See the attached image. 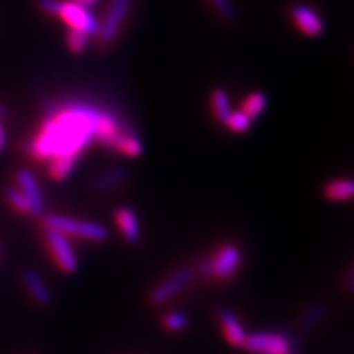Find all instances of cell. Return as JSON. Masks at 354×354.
Returning <instances> with one entry per match:
<instances>
[{"instance_id":"cell-1","label":"cell","mask_w":354,"mask_h":354,"mask_svg":"<svg viewBox=\"0 0 354 354\" xmlns=\"http://www.w3.org/2000/svg\"><path fill=\"white\" fill-rule=\"evenodd\" d=\"M95 142L133 158L143 153V142L130 123L114 109L86 101L50 106L27 152L37 161H49L50 177L62 182Z\"/></svg>"},{"instance_id":"cell-2","label":"cell","mask_w":354,"mask_h":354,"mask_svg":"<svg viewBox=\"0 0 354 354\" xmlns=\"http://www.w3.org/2000/svg\"><path fill=\"white\" fill-rule=\"evenodd\" d=\"M39 8L43 12L61 18L73 30H80L91 37L96 36L99 21L87 8L71 0H39Z\"/></svg>"},{"instance_id":"cell-3","label":"cell","mask_w":354,"mask_h":354,"mask_svg":"<svg viewBox=\"0 0 354 354\" xmlns=\"http://www.w3.org/2000/svg\"><path fill=\"white\" fill-rule=\"evenodd\" d=\"M43 223H44V227L58 230L68 238L77 236L91 242H105L109 235L108 230L102 225L93 223V221L66 217V216L44 214Z\"/></svg>"},{"instance_id":"cell-4","label":"cell","mask_w":354,"mask_h":354,"mask_svg":"<svg viewBox=\"0 0 354 354\" xmlns=\"http://www.w3.org/2000/svg\"><path fill=\"white\" fill-rule=\"evenodd\" d=\"M135 0H111L104 19L99 22L96 32L97 46L101 49H108L115 43L121 27L130 14V9Z\"/></svg>"},{"instance_id":"cell-5","label":"cell","mask_w":354,"mask_h":354,"mask_svg":"<svg viewBox=\"0 0 354 354\" xmlns=\"http://www.w3.org/2000/svg\"><path fill=\"white\" fill-rule=\"evenodd\" d=\"M241 251L236 245L226 243L220 247L213 256L205 259L199 264V272L208 278H214L217 281H226L236 273L241 266Z\"/></svg>"},{"instance_id":"cell-6","label":"cell","mask_w":354,"mask_h":354,"mask_svg":"<svg viewBox=\"0 0 354 354\" xmlns=\"http://www.w3.org/2000/svg\"><path fill=\"white\" fill-rule=\"evenodd\" d=\"M44 241H46V247L52 259L62 272L74 273L79 269V259L75 256L68 236L58 230L46 227V230H44Z\"/></svg>"},{"instance_id":"cell-7","label":"cell","mask_w":354,"mask_h":354,"mask_svg":"<svg viewBox=\"0 0 354 354\" xmlns=\"http://www.w3.org/2000/svg\"><path fill=\"white\" fill-rule=\"evenodd\" d=\"M243 347L257 354H285L291 351V339L282 332H254L247 335Z\"/></svg>"},{"instance_id":"cell-8","label":"cell","mask_w":354,"mask_h":354,"mask_svg":"<svg viewBox=\"0 0 354 354\" xmlns=\"http://www.w3.org/2000/svg\"><path fill=\"white\" fill-rule=\"evenodd\" d=\"M195 278V270L191 268H183L177 270L170 278L165 279L158 286H155L149 294V301L153 306H162L177 294L182 292Z\"/></svg>"},{"instance_id":"cell-9","label":"cell","mask_w":354,"mask_h":354,"mask_svg":"<svg viewBox=\"0 0 354 354\" xmlns=\"http://www.w3.org/2000/svg\"><path fill=\"white\" fill-rule=\"evenodd\" d=\"M291 18L295 27L308 37H320L325 31V22L313 8L304 3L291 6Z\"/></svg>"},{"instance_id":"cell-10","label":"cell","mask_w":354,"mask_h":354,"mask_svg":"<svg viewBox=\"0 0 354 354\" xmlns=\"http://www.w3.org/2000/svg\"><path fill=\"white\" fill-rule=\"evenodd\" d=\"M17 180L21 192L24 194L31 205V214L44 216V201L35 174L28 170H19L17 174Z\"/></svg>"},{"instance_id":"cell-11","label":"cell","mask_w":354,"mask_h":354,"mask_svg":"<svg viewBox=\"0 0 354 354\" xmlns=\"http://www.w3.org/2000/svg\"><path fill=\"white\" fill-rule=\"evenodd\" d=\"M114 220L121 232V235L124 239L131 243V245H136L142 239V232L139 226L138 214L131 207H120L115 209Z\"/></svg>"},{"instance_id":"cell-12","label":"cell","mask_w":354,"mask_h":354,"mask_svg":"<svg viewBox=\"0 0 354 354\" xmlns=\"http://www.w3.org/2000/svg\"><path fill=\"white\" fill-rule=\"evenodd\" d=\"M129 170L124 165H114L106 171L99 174L93 180V191L96 194H109L115 191L118 186L123 185L129 179Z\"/></svg>"},{"instance_id":"cell-13","label":"cell","mask_w":354,"mask_h":354,"mask_svg":"<svg viewBox=\"0 0 354 354\" xmlns=\"http://www.w3.org/2000/svg\"><path fill=\"white\" fill-rule=\"evenodd\" d=\"M220 324L226 339L234 347H243V342L247 338V332L241 325L238 317L230 310H221L220 312Z\"/></svg>"},{"instance_id":"cell-14","label":"cell","mask_w":354,"mask_h":354,"mask_svg":"<svg viewBox=\"0 0 354 354\" xmlns=\"http://www.w3.org/2000/svg\"><path fill=\"white\" fill-rule=\"evenodd\" d=\"M22 282L26 283L28 292L39 304L48 306L52 301V294L49 288L37 273L32 270H22Z\"/></svg>"},{"instance_id":"cell-15","label":"cell","mask_w":354,"mask_h":354,"mask_svg":"<svg viewBox=\"0 0 354 354\" xmlns=\"http://www.w3.org/2000/svg\"><path fill=\"white\" fill-rule=\"evenodd\" d=\"M324 195L332 203L348 201L354 195V185L350 179L330 180L324 186Z\"/></svg>"},{"instance_id":"cell-16","label":"cell","mask_w":354,"mask_h":354,"mask_svg":"<svg viewBox=\"0 0 354 354\" xmlns=\"http://www.w3.org/2000/svg\"><path fill=\"white\" fill-rule=\"evenodd\" d=\"M328 315V308L322 303H312L308 304L301 316V329L304 332H313L317 326L324 322V319Z\"/></svg>"},{"instance_id":"cell-17","label":"cell","mask_w":354,"mask_h":354,"mask_svg":"<svg viewBox=\"0 0 354 354\" xmlns=\"http://www.w3.org/2000/svg\"><path fill=\"white\" fill-rule=\"evenodd\" d=\"M268 102H269L268 101V96H266L264 92H261V91L251 92L242 101L241 111L250 120H256V118H259L264 113V109L268 108Z\"/></svg>"},{"instance_id":"cell-18","label":"cell","mask_w":354,"mask_h":354,"mask_svg":"<svg viewBox=\"0 0 354 354\" xmlns=\"http://www.w3.org/2000/svg\"><path fill=\"white\" fill-rule=\"evenodd\" d=\"M212 106L214 111V115L220 121L221 124L225 123L229 114L232 113L230 109V101H229V95L225 91V88H214L212 93Z\"/></svg>"},{"instance_id":"cell-19","label":"cell","mask_w":354,"mask_h":354,"mask_svg":"<svg viewBox=\"0 0 354 354\" xmlns=\"http://www.w3.org/2000/svg\"><path fill=\"white\" fill-rule=\"evenodd\" d=\"M88 43H91V36L86 35V32L80 30H73L70 28L66 32V46L73 52L80 55L87 50Z\"/></svg>"},{"instance_id":"cell-20","label":"cell","mask_w":354,"mask_h":354,"mask_svg":"<svg viewBox=\"0 0 354 354\" xmlns=\"http://www.w3.org/2000/svg\"><path fill=\"white\" fill-rule=\"evenodd\" d=\"M251 121L242 111H232L223 124L234 133H245L251 127Z\"/></svg>"},{"instance_id":"cell-21","label":"cell","mask_w":354,"mask_h":354,"mask_svg":"<svg viewBox=\"0 0 354 354\" xmlns=\"http://www.w3.org/2000/svg\"><path fill=\"white\" fill-rule=\"evenodd\" d=\"M5 196L8 199V203L12 205L18 213L31 214V205L27 201L24 194H22L19 189H15V187H8V189L5 191Z\"/></svg>"},{"instance_id":"cell-22","label":"cell","mask_w":354,"mask_h":354,"mask_svg":"<svg viewBox=\"0 0 354 354\" xmlns=\"http://www.w3.org/2000/svg\"><path fill=\"white\" fill-rule=\"evenodd\" d=\"M208 2L216 9V12L221 17V19H225L227 22L238 21L236 8L230 0H208Z\"/></svg>"},{"instance_id":"cell-23","label":"cell","mask_w":354,"mask_h":354,"mask_svg":"<svg viewBox=\"0 0 354 354\" xmlns=\"http://www.w3.org/2000/svg\"><path fill=\"white\" fill-rule=\"evenodd\" d=\"M187 322H189V320H187V316L182 312H171L167 316H164V320H162L164 328L174 332L185 329L187 326Z\"/></svg>"},{"instance_id":"cell-24","label":"cell","mask_w":354,"mask_h":354,"mask_svg":"<svg viewBox=\"0 0 354 354\" xmlns=\"http://www.w3.org/2000/svg\"><path fill=\"white\" fill-rule=\"evenodd\" d=\"M71 2H74V3H77V5H80V6L88 9L91 6H93L95 3H97L99 0H71Z\"/></svg>"},{"instance_id":"cell-25","label":"cell","mask_w":354,"mask_h":354,"mask_svg":"<svg viewBox=\"0 0 354 354\" xmlns=\"http://www.w3.org/2000/svg\"><path fill=\"white\" fill-rule=\"evenodd\" d=\"M5 147H6V131L2 123H0V151H3Z\"/></svg>"},{"instance_id":"cell-26","label":"cell","mask_w":354,"mask_h":354,"mask_svg":"<svg viewBox=\"0 0 354 354\" xmlns=\"http://www.w3.org/2000/svg\"><path fill=\"white\" fill-rule=\"evenodd\" d=\"M5 114H6V109H5V106L2 104H0V118H2Z\"/></svg>"},{"instance_id":"cell-27","label":"cell","mask_w":354,"mask_h":354,"mask_svg":"<svg viewBox=\"0 0 354 354\" xmlns=\"http://www.w3.org/2000/svg\"><path fill=\"white\" fill-rule=\"evenodd\" d=\"M285 354H294V353H291V351H288V353H285Z\"/></svg>"},{"instance_id":"cell-28","label":"cell","mask_w":354,"mask_h":354,"mask_svg":"<svg viewBox=\"0 0 354 354\" xmlns=\"http://www.w3.org/2000/svg\"><path fill=\"white\" fill-rule=\"evenodd\" d=\"M0 250H2V243H0Z\"/></svg>"}]
</instances>
